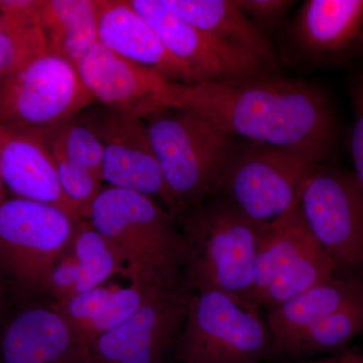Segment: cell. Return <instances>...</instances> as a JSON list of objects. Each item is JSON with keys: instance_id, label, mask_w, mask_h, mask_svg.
Wrapping results in <instances>:
<instances>
[{"instance_id": "cell-11", "label": "cell", "mask_w": 363, "mask_h": 363, "mask_svg": "<svg viewBox=\"0 0 363 363\" xmlns=\"http://www.w3.org/2000/svg\"><path fill=\"white\" fill-rule=\"evenodd\" d=\"M159 35L167 51L193 82H241L271 77L274 71L250 52L203 32L164 6L162 0H128Z\"/></svg>"}, {"instance_id": "cell-25", "label": "cell", "mask_w": 363, "mask_h": 363, "mask_svg": "<svg viewBox=\"0 0 363 363\" xmlns=\"http://www.w3.org/2000/svg\"><path fill=\"white\" fill-rule=\"evenodd\" d=\"M43 140L51 152L64 193L76 207L81 218L88 220L93 203L104 189V180L73 161L54 143Z\"/></svg>"}, {"instance_id": "cell-9", "label": "cell", "mask_w": 363, "mask_h": 363, "mask_svg": "<svg viewBox=\"0 0 363 363\" xmlns=\"http://www.w3.org/2000/svg\"><path fill=\"white\" fill-rule=\"evenodd\" d=\"M77 223L52 205L6 198L0 205V269L21 290L45 292L52 267L70 248Z\"/></svg>"}, {"instance_id": "cell-10", "label": "cell", "mask_w": 363, "mask_h": 363, "mask_svg": "<svg viewBox=\"0 0 363 363\" xmlns=\"http://www.w3.org/2000/svg\"><path fill=\"white\" fill-rule=\"evenodd\" d=\"M301 210L310 230L339 271H363V192L352 174L321 166L305 184Z\"/></svg>"}, {"instance_id": "cell-32", "label": "cell", "mask_w": 363, "mask_h": 363, "mask_svg": "<svg viewBox=\"0 0 363 363\" xmlns=\"http://www.w3.org/2000/svg\"><path fill=\"white\" fill-rule=\"evenodd\" d=\"M6 199V186H4V179H2L1 160H0V205H1Z\"/></svg>"}, {"instance_id": "cell-20", "label": "cell", "mask_w": 363, "mask_h": 363, "mask_svg": "<svg viewBox=\"0 0 363 363\" xmlns=\"http://www.w3.org/2000/svg\"><path fill=\"white\" fill-rule=\"evenodd\" d=\"M296 38L306 51H340L363 35V0H309L301 7Z\"/></svg>"}, {"instance_id": "cell-12", "label": "cell", "mask_w": 363, "mask_h": 363, "mask_svg": "<svg viewBox=\"0 0 363 363\" xmlns=\"http://www.w3.org/2000/svg\"><path fill=\"white\" fill-rule=\"evenodd\" d=\"M192 291L186 281L157 286L128 321L89 346V363H162L180 339Z\"/></svg>"}, {"instance_id": "cell-4", "label": "cell", "mask_w": 363, "mask_h": 363, "mask_svg": "<svg viewBox=\"0 0 363 363\" xmlns=\"http://www.w3.org/2000/svg\"><path fill=\"white\" fill-rule=\"evenodd\" d=\"M178 218L215 195L235 143L199 112L168 107L145 117Z\"/></svg>"}, {"instance_id": "cell-15", "label": "cell", "mask_w": 363, "mask_h": 363, "mask_svg": "<svg viewBox=\"0 0 363 363\" xmlns=\"http://www.w3.org/2000/svg\"><path fill=\"white\" fill-rule=\"evenodd\" d=\"M88 350L51 304L21 310L0 329V363H89Z\"/></svg>"}, {"instance_id": "cell-3", "label": "cell", "mask_w": 363, "mask_h": 363, "mask_svg": "<svg viewBox=\"0 0 363 363\" xmlns=\"http://www.w3.org/2000/svg\"><path fill=\"white\" fill-rule=\"evenodd\" d=\"M88 220L121 255L130 283L145 288L186 281V245L177 218L147 196L102 189Z\"/></svg>"}, {"instance_id": "cell-34", "label": "cell", "mask_w": 363, "mask_h": 363, "mask_svg": "<svg viewBox=\"0 0 363 363\" xmlns=\"http://www.w3.org/2000/svg\"><path fill=\"white\" fill-rule=\"evenodd\" d=\"M2 302V293H1V288H0V306H1Z\"/></svg>"}, {"instance_id": "cell-7", "label": "cell", "mask_w": 363, "mask_h": 363, "mask_svg": "<svg viewBox=\"0 0 363 363\" xmlns=\"http://www.w3.org/2000/svg\"><path fill=\"white\" fill-rule=\"evenodd\" d=\"M94 104L75 65L45 52L0 75V126L42 130Z\"/></svg>"}, {"instance_id": "cell-17", "label": "cell", "mask_w": 363, "mask_h": 363, "mask_svg": "<svg viewBox=\"0 0 363 363\" xmlns=\"http://www.w3.org/2000/svg\"><path fill=\"white\" fill-rule=\"evenodd\" d=\"M98 40L109 51L173 82L194 84L128 0H98Z\"/></svg>"}, {"instance_id": "cell-28", "label": "cell", "mask_w": 363, "mask_h": 363, "mask_svg": "<svg viewBox=\"0 0 363 363\" xmlns=\"http://www.w3.org/2000/svg\"><path fill=\"white\" fill-rule=\"evenodd\" d=\"M80 272L70 250L56 262L48 279L45 292L52 295L54 301H63L78 294Z\"/></svg>"}, {"instance_id": "cell-24", "label": "cell", "mask_w": 363, "mask_h": 363, "mask_svg": "<svg viewBox=\"0 0 363 363\" xmlns=\"http://www.w3.org/2000/svg\"><path fill=\"white\" fill-rule=\"evenodd\" d=\"M35 131L45 140L58 145L73 161L104 180V145L98 136L77 117L58 125Z\"/></svg>"}, {"instance_id": "cell-14", "label": "cell", "mask_w": 363, "mask_h": 363, "mask_svg": "<svg viewBox=\"0 0 363 363\" xmlns=\"http://www.w3.org/2000/svg\"><path fill=\"white\" fill-rule=\"evenodd\" d=\"M76 68L86 89L102 106L143 119L168 108L171 81L131 63L100 43Z\"/></svg>"}, {"instance_id": "cell-8", "label": "cell", "mask_w": 363, "mask_h": 363, "mask_svg": "<svg viewBox=\"0 0 363 363\" xmlns=\"http://www.w3.org/2000/svg\"><path fill=\"white\" fill-rule=\"evenodd\" d=\"M176 350L182 363H260L274 342L259 311L207 291L191 294Z\"/></svg>"}, {"instance_id": "cell-18", "label": "cell", "mask_w": 363, "mask_h": 363, "mask_svg": "<svg viewBox=\"0 0 363 363\" xmlns=\"http://www.w3.org/2000/svg\"><path fill=\"white\" fill-rule=\"evenodd\" d=\"M362 297V279L334 277L269 310L266 322L271 331L274 352L288 354L310 327Z\"/></svg>"}, {"instance_id": "cell-33", "label": "cell", "mask_w": 363, "mask_h": 363, "mask_svg": "<svg viewBox=\"0 0 363 363\" xmlns=\"http://www.w3.org/2000/svg\"><path fill=\"white\" fill-rule=\"evenodd\" d=\"M337 362V355L335 357L323 358V359L312 360V362H296V363H336Z\"/></svg>"}, {"instance_id": "cell-19", "label": "cell", "mask_w": 363, "mask_h": 363, "mask_svg": "<svg viewBox=\"0 0 363 363\" xmlns=\"http://www.w3.org/2000/svg\"><path fill=\"white\" fill-rule=\"evenodd\" d=\"M189 23L276 69L278 57L269 40L242 11L238 0H162Z\"/></svg>"}, {"instance_id": "cell-26", "label": "cell", "mask_w": 363, "mask_h": 363, "mask_svg": "<svg viewBox=\"0 0 363 363\" xmlns=\"http://www.w3.org/2000/svg\"><path fill=\"white\" fill-rule=\"evenodd\" d=\"M154 289L133 283L125 288L113 289L83 333V340L88 347L102 334L116 328L133 316Z\"/></svg>"}, {"instance_id": "cell-6", "label": "cell", "mask_w": 363, "mask_h": 363, "mask_svg": "<svg viewBox=\"0 0 363 363\" xmlns=\"http://www.w3.org/2000/svg\"><path fill=\"white\" fill-rule=\"evenodd\" d=\"M321 162L307 152L250 143L234 147L215 195L230 200L257 224L286 214Z\"/></svg>"}, {"instance_id": "cell-21", "label": "cell", "mask_w": 363, "mask_h": 363, "mask_svg": "<svg viewBox=\"0 0 363 363\" xmlns=\"http://www.w3.org/2000/svg\"><path fill=\"white\" fill-rule=\"evenodd\" d=\"M98 0H44L42 25L48 51L77 65L99 43Z\"/></svg>"}, {"instance_id": "cell-23", "label": "cell", "mask_w": 363, "mask_h": 363, "mask_svg": "<svg viewBox=\"0 0 363 363\" xmlns=\"http://www.w3.org/2000/svg\"><path fill=\"white\" fill-rule=\"evenodd\" d=\"M360 334H363V297L310 327L296 341L288 354H312L342 350Z\"/></svg>"}, {"instance_id": "cell-31", "label": "cell", "mask_w": 363, "mask_h": 363, "mask_svg": "<svg viewBox=\"0 0 363 363\" xmlns=\"http://www.w3.org/2000/svg\"><path fill=\"white\" fill-rule=\"evenodd\" d=\"M340 358L343 363H363V355L357 354V353H341Z\"/></svg>"}, {"instance_id": "cell-27", "label": "cell", "mask_w": 363, "mask_h": 363, "mask_svg": "<svg viewBox=\"0 0 363 363\" xmlns=\"http://www.w3.org/2000/svg\"><path fill=\"white\" fill-rule=\"evenodd\" d=\"M112 291L113 289L104 286H97L85 292L76 294L66 300L52 302L51 306L70 322L83 340V333L86 328Z\"/></svg>"}, {"instance_id": "cell-16", "label": "cell", "mask_w": 363, "mask_h": 363, "mask_svg": "<svg viewBox=\"0 0 363 363\" xmlns=\"http://www.w3.org/2000/svg\"><path fill=\"white\" fill-rule=\"evenodd\" d=\"M0 160L4 186L14 197L52 205L76 222L83 220L64 193L51 152L39 133L0 126Z\"/></svg>"}, {"instance_id": "cell-1", "label": "cell", "mask_w": 363, "mask_h": 363, "mask_svg": "<svg viewBox=\"0 0 363 363\" xmlns=\"http://www.w3.org/2000/svg\"><path fill=\"white\" fill-rule=\"evenodd\" d=\"M168 107L199 112L233 136L307 152L323 162L334 142L333 117L316 88L286 79L241 82L171 81Z\"/></svg>"}, {"instance_id": "cell-13", "label": "cell", "mask_w": 363, "mask_h": 363, "mask_svg": "<svg viewBox=\"0 0 363 363\" xmlns=\"http://www.w3.org/2000/svg\"><path fill=\"white\" fill-rule=\"evenodd\" d=\"M76 117L104 145V182L109 187L130 191L152 200L157 198L172 214L166 181L145 119L104 106Z\"/></svg>"}, {"instance_id": "cell-29", "label": "cell", "mask_w": 363, "mask_h": 363, "mask_svg": "<svg viewBox=\"0 0 363 363\" xmlns=\"http://www.w3.org/2000/svg\"><path fill=\"white\" fill-rule=\"evenodd\" d=\"M242 11L257 26L274 25L281 20L295 2L289 0H238ZM259 28V26H257Z\"/></svg>"}, {"instance_id": "cell-22", "label": "cell", "mask_w": 363, "mask_h": 363, "mask_svg": "<svg viewBox=\"0 0 363 363\" xmlns=\"http://www.w3.org/2000/svg\"><path fill=\"white\" fill-rule=\"evenodd\" d=\"M69 250L80 272L78 293L104 286L117 274L126 276L121 255L89 220L77 223Z\"/></svg>"}, {"instance_id": "cell-30", "label": "cell", "mask_w": 363, "mask_h": 363, "mask_svg": "<svg viewBox=\"0 0 363 363\" xmlns=\"http://www.w3.org/2000/svg\"><path fill=\"white\" fill-rule=\"evenodd\" d=\"M353 96L357 118L351 135V154L354 164V177L363 192V80L355 84Z\"/></svg>"}, {"instance_id": "cell-5", "label": "cell", "mask_w": 363, "mask_h": 363, "mask_svg": "<svg viewBox=\"0 0 363 363\" xmlns=\"http://www.w3.org/2000/svg\"><path fill=\"white\" fill-rule=\"evenodd\" d=\"M298 200L283 216L259 225L252 294L259 311L274 309L338 272L310 230Z\"/></svg>"}, {"instance_id": "cell-2", "label": "cell", "mask_w": 363, "mask_h": 363, "mask_svg": "<svg viewBox=\"0 0 363 363\" xmlns=\"http://www.w3.org/2000/svg\"><path fill=\"white\" fill-rule=\"evenodd\" d=\"M177 221L185 240L184 276L191 291H217L259 311L252 294L259 224L221 195L212 196Z\"/></svg>"}]
</instances>
